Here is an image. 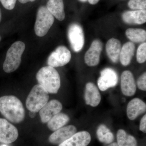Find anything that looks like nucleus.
I'll use <instances>...</instances> for the list:
<instances>
[{"instance_id": "nucleus-1", "label": "nucleus", "mask_w": 146, "mask_h": 146, "mask_svg": "<svg viewBox=\"0 0 146 146\" xmlns=\"http://www.w3.org/2000/svg\"><path fill=\"white\" fill-rule=\"evenodd\" d=\"M0 113L11 122H22L25 117V110L22 102L13 96L0 98Z\"/></svg>"}, {"instance_id": "nucleus-2", "label": "nucleus", "mask_w": 146, "mask_h": 146, "mask_svg": "<svg viewBox=\"0 0 146 146\" xmlns=\"http://www.w3.org/2000/svg\"><path fill=\"white\" fill-rule=\"evenodd\" d=\"M36 79L39 84L50 94H57L60 89V75L54 68L49 66L43 67L36 74Z\"/></svg>"}, {"instance_id": "nucleus-3", "label": "nucleus", "mask_w": 146, "mask_h": 146, "mask_svg": "<svg viewBox=\"0 0 146 146\" xmlns=\"http://www.w3.org/2000/svg\"><path fill=\"white\" fill-rule=\"evenodd\" d=\"M25 49V45L21 41L14 42L7 52L5 60L3 65V70L11 73L18 69L21 62V57Z\"/></svg>"}, {"instance_id": "nucleus-4", "label": "nucleus", "mask_w": 146, "mask_h": 146, "mask_svg": "<svg viewBox=\"0 0 146 146\" xmlns=\"http://www.w3.org/2000/svg\"><path fill=\"white\" fill-rule=\"evenodd\" d=\"M49 98V93L39 84L33 86L27 98L26 104L31 111L37 112L46 104Z\"/></svg>"}, {"instance_id": "nucleus-5", "label": "nucleus", "mask_w": 146, "mask_h": 146, "mask_svg": "<svg viewBox=\"0 0 146 146\" xmlns=\"http://www.w3.org/2000/svg\"><path fill=\"white\" fill-rule=\"evenodd\" d=\"M54 21V17L46 7H39L35 25V31L36 35L40 37L45 36L52 26Z\"/></svg>"}, {"instance_id": "nucleus-6", "label": "nucleus", "mask_w": 146, "mask_h": 146, "mask_svg": "<svg viewBox=\"0 0 146 146\" xmlns=\"http://www.w3.org/2000/svg\"><path fill=\"white\" fill-rule=\"evenodd\" d=\"M68 36L72 49L75 52L80 51L84 43V35L81 26L75 23L71 24L68 28Z\"/></svg>"}, {"instance_id": "nucleus-7", "label": "nucleus", "mask_w": 146, "mask_h": 146, "mask_svg": "<svg viewBox=\"0 0 146 146\" xmlns=\"http://www.w3.org/2000/svg\"><path fill=\"white\" fill-rule=\"evenodd\" d=\"M70 51L65 46H59L50 55L47 60L48 66L53 68L62 67L70 61Z\"/></svg>"}, {"instance_id": "nucleus-8", "label": "nucleus", "mask_w": 146, "mask_h": 146, "mask_svg": "<svg viewBox=\"0 0 146 146\" xmlns=\"http://www.w3.org/2000/svg\"><path fill=\"white\" fill-rule=\"evenodd\" d=\"M18 136V129L5 119L0 118V143L11 144Z\"/></svg>"}, {"instance_id": "nucleus-9", "label": "nucleus", "mask_w": 146, "mask_h": 146, "mask_svg": "<svg viewBox=\"0 0 146 146\" xmlns=\"http://www.w3.org/2000/svg\"><path fill=\"white\" fill-rule=\"evenodd\" d=\"M101 76L98 81V86L101 91H104L115 87L117 84L118 76L113 69L106 68L100 73Z\"/></svg>"}, {"instance_id": "nucleus-10", "label": "nucleus", "mask_w": 146, "mask_h": 146, "mask_svg": "<svg viewBox=\"0 0 146 146\" xmlns=\"http://www.w3.org/2000/svg\"><path fill=\"white\" fill-rule=\"evenodd\" d=\"M102 49L101 41L98 39L94 40L84 56V61L86 65L91 67L98 65L100 63V56Z\"/></svg>"}, {"instance_id": "nucleus-11", "label": "nucleus", "mask_w": 146, "mask_h": 146, "mask_svg": "<svg viewBox=\"0 0 146 146\" xmlns=\"http://www.w3.org/2000/svg\"><path fill=\"white\" fill-rule=\"evenodd\" d=\"M62 108L61 103L57 100L48 102L39 111L41 121L44 123H48L54 116L60 112Z\"/></svg>"}, {"instance_id": "nucleus-12", "label": "nucleus", "mask_w": 146, "mask_h": 146, "mask_svg": "<svg viewBox=\"0 0 146 146\" xmlns=\"http://www.w3.org/2000/svg\"><path fill=\"white\" fill-rule=\"evenodd\" d=\"M75 126L69 125L63 127L55 131L49 138V141L53 145H60L76 133Z\"/></svg>"}, {"instance_id": "nucleus-13", "label": "nucleus", "mask_w": 146, "mask_h": 146, "mask_svg": "<svg viewBox=\"0 0 146 146\" xmlns=\"http://www.w3.org/2000/svg\"><path fill=\"white\" fill-rule=\"evenodd\" d=\"M121 90L123 95L132 96L136 92V86L134 77L129 71H124L121 76Z\"/></svg>"}, {"instance_id": "nucleus-14", "label": "nucleus", "mask_w": 146, "mask_h": 146, "mask_svg": "<svg viewBox=\"0 0 146 146\" xmlns=\"http://www.w3.org/2000/svg\"><path fill=\"white\" fill-rule=\"evenodd\" d=\"M90 133L86 131L76 133L58 146H87L91 141Z\"/></svg>"}, {"instance_id": "nucleus-15", "label": "nucleus", "mask_w": 146, "mask_h": 146, "mask_svg": "<svg viewBox=\"0 0 146 146\" xmlns=\"http://www.w3.org/2000/svg\"><path fill=\"white\" fill-rule=\"evenodd\" d=\"M146 110V104L140 99L135 98L128 104L127 114L129 119L133 120L139 115L145 113Z\"/></svg>"}, {"instance_id": "nucleus-16", "label": "nucleus", "mask_w": 146, "mask_h": 146, "mask_svg": "<svg viewBox=\"0 0 146 146\" xmlns=\"http://www.w3.org/2000/svg\"><path fill=\"white\" fill-rule=\"evenodd\" d=\"M84 99L87 105L96 107L101 100V96L97 86L92 82L86 84L84 93Z\"/></svg>"}, {"instance_id": "nucleus-17", "label": "nucleus", "mask_w": 146, "mask_h": 146, "mask_svg": "<svg viewBox=\"0 0 146 146\" xmlns=\"http://www.w3.org/2000/svg\"><path fill=\"white\" fill-rule=\"evenodd\" d=\"M122 17L126 23L142 25L146 22V10L128 11L123 13Z\"/></svg>"}, {"instance_id": "nucleus-18", "label": "nucleus", "mask_w": 146, "mask_h": 146, "mask_svg": "<svg viewBox=\"0 0 146 146\" xmlns=\"http://www.w3.org/2000/svg\"><path fill=\"white\" fill-rule=\"evenodd\" d=\"M121 46L119 40L112 38L108 41L106 45V51L108 56L113 63L118 62L119 59Z\"/></svg>"}, {"instance_id": "nucleus-19", "label": "nucleus", "mask_w": 146, "mask_h": 146, "mask_svg": "<svg viewBox=\"0 0 146 146\" xmlns=\"http://www.w3.org/2000/svg\"><path fill=\"white\" fill-rule=\"evenodd\" d=\"M46 8L58 21H63L65 19L63 0H49L47 3Z\"/></svg>"}, {"instance_id": "nucleus-20", "label": "nucleus", "mask_w": 146, "mask_h": 146, "mask_svg": "<svg viewBox=\"0 0 146 146\" xmlns=\"http://www.w3.org/2000/svg\"><path fill=\"white\" fill-rule=\"evenodd\" d=\"M135 46L132 42H129L123 45L120 52V62L123 66L129 65L134 55Z\"/></svg>"}, {"instance_id": "nucleus-21", "label": "nucleus", "mask_w": 146, "mask_h": 146, "mask_svg": "<svg viewBox=\"0 0 146 146\" xmlns=\"http://www.w3.org/2000/svg\"><path fill=\"white\" fill-rule=\"evenodd\" d=\"M70 120V117L68 115L59 112L48 121L47 125L49 129L54 131L64 127Z\"/></svg>"}, {"instance_id": "nucleus-22", "label": "nucleus", "mask_w": 146, "mask_h": 146, "mask_svg": "<svg viewBox=\"0 0 146 146\" xmlns=\"http://www.w3.org/2000/svg\"><path fill=\"white\" fill-rule=\"evenodd\" d=\"M128 38L134 43H143L146 40V31L141 29H128L125 32Z\"/></svg>"}, {"instance_id": "nucleus-23", "label": "nucleus", "mask_w": 146, "mask_h": 146, "mask_svg": "<svg viewBox=\"0 0 146 146\" xmlns=\"http://www.w3.org/2000/svg\"><path fill=\"white\" fill-rule=\"evenodd\" d=\"M117 138L119 146H137L136 138L128 134L123 129H120L118 131Z\"/></svg>"}, {"instance_id": "nucleus-24", "label": "nucleus", "mask_w": 146, "mask_h": 146, "mask_svg": "<svg viewBox=\"0 0 146 146\" xmlns=\"http://www.w3.org/2000/svg\"><path fill=\"white\" fill-rule=\"evenodd\" d=\"M96 134L99 141L105 144H110L114 139V135L106 127L104 124L100 125L97 129Z\"/></svg>"}, {"instance_id": "nucleus-25", "label": "nucleus", "mask_w": 146, "mask_h": 146, "mask_svg": "<svg viewBox=\"0 0 146 146\" xmlns=\"http://www.w3.org/2000/svg\"><path fill=\"white\" fill-rule=\"evenodd\" d=\"M136 59L139 63H143L146 60V43L143 42L138 47L136 54Z\"/></svg>"}, {"instance_id": "nucleus-26", "label": "nucleus", "mask_w": 146, "mask_h": 146, "mask_svg": "<svg viewBox=\"0 0 146 146\" xmlns=\"http://www.w3.org/2000/svg\"><path fill=\"white\" fill-rule=\"evenodd\" d=\"M128 5L129 8L132 9H145L146 0H130Z\"/></svg>"}, {"instance_id": "nucleus-27", "label": "nucleus", "mask_w": 146, "mask_h": 146, "mask_svg": "<svg viewBox=\"0 0 146 146\" xmlns=\"http://www.w3.org/2000/svg\"><path fill=\"white\" fill-rule=\"evenodd\" d=\"M137 86L138 89L142 91L146 90V73H144L139 77L137 80Z\"/></svg>"}, {"instance_id": "nucleus-28", "label": "nucleus", "mask_w": 146, "mask_h": 146, "mask_svg": "<svg viewBox=\"0 0 146 146\" xmlns=\"http://www.w3.org/2000/svg\"><path fill=\"white\" fill-rule=\"evenodd\" d=\"M17 0H0L3 6L8 10H12L15 7Z\"/></svg>"}, {"instance_id": "nucleus-29", "label": "nucleus", "mask_w": 146, "mask_h": 146, "mask_svg": "<svg viewBox=\"0 0 146 146\" xmlns=\"http://www.w3.org/2000/svg\"><path fill=\"white\" fill-rule=\"evenodd\" d=\"M140 130L142 132H146V115H144L140 121Z\"/></svg>"}, {"instance_id": "nucleus-30", "label": "nucleus", "mask_w": 146, "mask_h": 146, "mask_svg": "<svg viewBox=\"0 0 146 146\" xmlns=\"http://www.w3.org/2000/svg\"><path fill=\"white\" fill-rule=\"evenodd\" d=\"M29 116L30 118H34L36 116V112H33V111H30L29 113Z\"/></svg>"}, {"instance_id": "nucleus-31", "label": "nucleus", "mask_w": 146, "mask_h": 146, "mask_svg": "<svg viewBox=\"0 0 146 146\" xmlns=\"http://www.w3.org/2000/svg\"><path fill=\"white\" fill-rule=\"evenodd\" d=\"M35 0H18L19 2L21 3L25 4L29 2H33Z\"/></svg>"}, {"instance_id": "nucleus-32", "label": "nucleus", "mask_w": 146, "mask_h": 146, "mask_svg": "<svg viewBox=\"0 0 146 146\" xmlns=\"http://www.w3.org/2000/svg\"><path fill=\"white\" fill-rule=\"evenodd\" d=\"M89 3L91 5H95L100 0H88Z\"/></svg>"}, {"instance_id": "nucleus-33", "label": "nucleus", "mask_w": 146, "mask_h": 146, "mask_svg": "<svg viewBox=\"0 0 146 146\" xmlns=\"http://www.w3.org/2000/svg\"><path fill=\"white\" fill-rule=\"evenodd\" d=\"M107 146H119L118 145L117 143H110L109 145Z\"/></svg>"}, {"instance_id": "nucleus-34", "label": "nucleus", "mask_w": 146, "mask_h": 146, "mask_svg": "<svg viewBox=\"0 0 146 146\" xmlns=\"http://www.w3.org/2000/svg\"><path fill=\"white\" fill-rule=\"evenodd\" d=\"M81 2H86L87 0H79Z\"/></svg>"}, {"instance_id": "nucleus-35", "label": "nucleus", "mask_w": 146, "mask_h": 146, "mask_svg": "<svg viewBox=\"0 0 146 146\" xmlns=\"http://www.w3.org/2000/svg\"><path fill=\"white\" fill-rule=\"evenodd\" d=\"M1 11H0V21H1Z\"/></svg>"}, {"instance_id": "nucleus-36", "label": "nucleus", "mask_w": 146, "mask_h": 146, "mask_svg": "<svg viewBox=\"0 0 146 146\" xmlns=\"http://www.w3.org/2000/svg\"><path fill=\"white\" fill-rule=\"evenodd\" d=\"M2 146H7L5 145H3Z\"/></svg>"}, {"instance_id": "nucleus-37", "label": "nucleus", "mask_w": 146, "mask_h": 146, "mask_svg": "<svg viewBox=\"0 0 146 146\" xmlns=\"http://www.w3.org/2000/svg\"><path fill=\"white\" fill-rule=\"evenodd\" d=\"M0 40H1V37H0Z\"/></svg>"}]
</instances>
